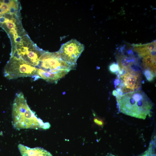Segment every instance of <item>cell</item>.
<instances>
[{"label":"cell","mask_w":156,"mask_h":156,"mask_svg":"<svg viewBox=\"0 0 156 156\" xmlns=\"http://www.w3.org/2000/svg\"><path fill=\"white\" fill-rule=\"evenodd\" d=\"M117 100L121 113L142 120L150 115L153 103L142 91L138 90L117 96Z\"/></svg>","instance_id":"cell-1"},{"label":"cell","mask_w":156,"mask_h":156,"mask_svg":"<svg viewBox=\"0 0 156 156\" xmlns=\"http://www.w3.org/2000/svg\"><path fill=\"white\" fill-rule=\"evenodd\" d=\"M13 125L17 130L23 129H47L50 125L38 118L30 109L22 93L16 95L12 107Z\"/></svg>","instance_id":"cell-2"},{"label":"cell","mask_w":156,"mask_h":156,"mask_svg":"<svg viewBox=\"0 0 156 156\" xmlns=\"http://www.w3.org/2000/svg\"><path fill=\"white\" fill-rule=\"evenodd\" d=\"M38 68L21 59L11 57L5 66V76L9 80L23 77H32L36 80Z\"/></svg>","instance_id":"cell-3"},{"label":"cell","mask_w":156,"mask_h":156,"mask_svg":"<svg viewBox=\"0 0 156 156\" xmlns=\"http://www.w3.org/2000/svg\"><path fill=\"white\" fill-rule=\"evenodd\" d=\"M37 68L50 73L69 72L75 68L63 61L57 52L51 53L45 51L41 56Z\"/></svg>","instance_id":"cell-4"},{"label":"cell","mask_w":156,"mask_h":156,"mask_svg":"<svg viewBox=\"0 0 156 156\" xmlns=\"http://www.w3.org/2000/svg\"><path fill=\"white\" fill-rule=\"evenodd\" d=\"M84 48L82 44L76 39H72L62 45L57 53L63 61L75 68L77 60Z\"/></svg>","instance_id":"cell-5"},{"label":"cell","mask_w":156,"mask_h":156,"mask_svg":"<svg viewBox=\"0 0 156 156\" xmlns=\"http://www.w3.org/2000/svg\"><path fill=\"white\" fill-rule=\"evenodd\" d=\"M45 51L29 45L19 46L12 53L11 57L21 59L28 63L37 67L40 59Z\"/></svg>","instance_id":"cell-6"},{"label":"cell","mask_w":156,"mask_h":156,"mask_svg":"<svg viewBox=\"0 0 156 156\" xmlns=\"http://www.w3.org/2000/svg\"><path fill=\"white\" fill-rule=\"evenodd\" d=\"M126 73L120 76L122 82L120 84L122 93L133 92L138 90L141 87V82L140 74L137 72L126 69Z\"/></svg>","instance_id":"cell-7"},{"label":"cell","mask_w":156,"mask_h":156,"mask_svg":"<svg viewBox=\"0 0 156 156\" xmlns=\"http://www.w3.org/2000/svg\"><path fill=\"white\" fill-rule=\"evenodd\" d=\"M69 72L62 71L58 72L50 73L38 68L36 80L41 78L47 82H57L58 80L64 77Z\"/></svg>","instance_id":"cell-8"},{"label":"cell","mask_w":156,"mask_h":156,"mask_svg":"<svg viewBox=\"0 0 156 156\" xmlns=\"http://www.w3.org/2000/svg\"><path fill=\"white\" fill-rule=\"evenodd\" d=\"M18 148L22 156H53L49 152L41 147L31 148L20 144Z\"/></svg>","instance_id":"cell-9"},{"label":"cell","mask_w":156,"mask_h":156,"mask_svg":"<svg viewBox=\"0 0 156 156\" xmlns=\"http://www.w3.org/2000/svg\"><path fill=\"white\" fill-rule=\"evenodd\" d=\"M143 65L146 69L156 73V56L152 54L146 56L143 60Z\"/></svg>","instance_id":"cell-10"},{"label":"cell","mask_w":156,"mask_h":156,"mask_svg":"<svg viewBox=\"0 0 156 156\" xmlns=\"http://www.w3.org/2000/svg\"><path fill=\"white\" fill-rule=\"evenodd\" d=\"M5 23L7 28L10 30V31L16 30V26L14 20L13 19L10 20L6 17Z\"/></svg>","instance_id":"cell-11"},{"label":"cell","mask_w":156,"mask_h":156,"mask_svg":"<svg viewBox=\"0 0 156 156\" xmlns=\"http://www.w3.org/2000/svg\"><path fill=\"white\" fill-rule=\"evenodd\" d=\"M144 74L147 80L150 82L153 80L155 75V74L147 69L145 70Z\"/></svg>","instance_id":"cell-12"},{"label":"cell","mask_w":156,"mask_h":156,"mask_svg":"<svg viewBox=\"0 0 156 156\" xmlns=\"http://www.w3.org/2000/svg\"><path fill=\"white\" fill-rule=\"evenodd\" d=\"M109 69L112 73L114 74L119 73L120 70L118 64L115 63H112L110 65Z\"/></svg>","instance_id":"cell-13"},{"label":"cell","mask_w":156,"mask_h":156,"mask_svg":"<svg viewBox=\"0 0 156 156\" xmlns=\"http://www.w3.org/2000/svg\"><path fill=\"white\" fill-rule=\"evenodd\" d=\"M94 122L97 125L101 127H103L104 125V122L101 119L95 118H94Z\"/></svg>","instance_id":"cell-14"},{"label":"cell","mask_w":156,"mask_h":156,"mask_svg":"<svg viewBox=\"0 0 156 156\" xmlns=\"http://www.w3.org/2000/svg\"><path fill=\"white\" fill-rule=\"evenodd\" d=\"M113 94L114 96H117L118 95L117 92L116 90H114L113 91Z\"/></svg>","instance_id":"cell-15"}]
</instances>
